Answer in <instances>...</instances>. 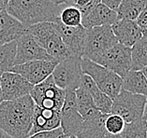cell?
Instances as JSON below:
<instances>
[{
	"label": "cell",
	"mask_w": 147,
	"mask_h": 138,
	"mask_svg": "<svg viewBox=\"0 0 147 138\" xmlns=\"http://www.w3.org/2000/svg\"><path fill=\"white\" fill-rule=\"evenodd\" d=\"M35 103L30 95L0 104V129L13 138L29 136Z\"/></svg>",
	"instance_id": "1"
},
{
	"label": "cell",
	"mask_w": 147,
	"mask_h": 138,
	"mask_svg": "<svg viewBox=\"0 0 147 138\" xmlns=\"http://www.w3.org/2000/svg\"><path fill=\"white\" fill-rule=\"evenodd\" d=\"M63 7L65 6L53 4L50 0H9L5 9L24 26L29 27L38 23H56Z\"/></svg>",
	"instance_id": "2"
},
{
	"label": "cell",
	"mask_w": 147,
	"mask_h": 138,
	"mask_svg": "<svg viewBox=\"0 0 147 138\" xmlns=\"http://www.w3.org/2000/svg\"><path fill=\"white\" fill-rule=\"evenodd\" d=\"M27 32L46 52L57 62L73 57L64 44L58 30L53 23H38L27 27Z\"/></svg>",
	"instance_id": "3"
},
{
	"label": "cell",
	"mask_w": 147,
	"mask_h": 138,
	"mask_svg": "<svg viewBox=\"0 0 147 138\" xmlns=\"http://www.w3.org/2000/svg\"><path fill=\"white\" fill-rule=\"evenodd\" d=\"M81 65L82 74L90 77L98 89L112 100L119 94L122 79L115 73L85 58L81 59Z\"/></svg>",
	"instance_id": "4"
},
{
	"label": "cell",
	"mask_w": 147,
	"mask_h": 138,
	"mask_svg": "<svg viewBox=\"0 0 147 138\" xmlns=\"http://www.w3.org/2000/svg\"><path fill=\"white\" fill-rule=\"evenodd\" d=\"M145 102V96L121 90L119 94L113 100L111 114L120 116L125 124L142 119Z\"/></svg>",
	"instance_id": "5"
},
{
	"label": "cell",
	"mask_w": 147,
	"mask_h": 138,
	"mask_svg": "<svg viewBox=\"0 0 147 138\" xmlns=\"http://www.w3.org/2000/svg\"><path fill=\"white\" fill-rule=\"evenodd\" d=\"M80 57H69L58 62L52 73L55 85L64 91H75L80 87L82 71Z\"/></svg>",
	"instance_id": "6"
},
{
	"label": "cell",
	"mask_w": 147,
	"mask_h": 138,
	"mask_svg": "<svg viewBox=\"0 0 147 138\" xmlns=\"http://www.w3.org/2000/svg\"><path fill=\"white\" fill-rule=\"evenodd\" d=\"M86 30V39L82 58L93 61L118 43L111 25L93 27Z\"/></svg>",
	"instance_id": "7"
},
{
	"label": "cell",
	"mask_w": 147,
	"mask_h": 138,
	"mask_svg": "<svg viewBox=\"0 0 147 138\" xmlns=\"http://www.w3.org/2000/svg\"><path fill=\"white\" fill-rule=\"evenodd\" d=\"M29 95L38 107L61 111L65 100L66 91L56 86L51 75L44 81L35 85Z\"/></svg>",
	"instance_id": "8"
},
{
	"label": "cell",
	"mask_w": 147,
	"mask_h": 138,
	"mask_svg": "<svg viewBox=\"0 0 147 138\" xmlns=\"http://www.w3.org/2000/svg\"><path fill=\"white\" fill-rule=\"evenodd\" d=\"M92 62L111 70L123 79L131 70V49L117 43Z\"/></svg>",
	"instance_id": "9"
},
{
	"label": "cell",
	"mask_w": 147,
	"mask_h": 138,
	"mask_svg": "<svg viewBox=\"0 0 147 138\" xmlns=\"http://www.w3.org/2000/svg\"><path fill=\"white\" fill-rule=\"evenodd\" d=\"M38 60L55 61L36 41L34 37L26 31L16 40V58L14 65Z\"/></svg>",
	"instance_id": "10"
},
{
	"label": "cell",
	"mask_w": 147,
	"mask_h": 138,
	"mask_svg": "<svg viewBox=\"0 0 147 138\" xmlns=\"http://www.w3.org/2000/svg\"><path fill=\"white\" fill-rule=\"evenodd\" d=\"M58 63L57 61H32L14 65L11 72L17 73L24 77L28 82L33 86L44 81L48 77L52 75L55 65Z\"/></svg>",
	"instance_id": "11"
},
{
	"label": "cell",
	"mask_w": 147,
	"mask_h": 138,
	"mask_svg": "<svg viewBox=\"0 0 147 138\" xmlns=\"http://www.w3.org/2000/svg\"><path fill=\"white\" fill-rule=\"evenodd\" d=\"M33 85L14 72H6L0 76V89L3 101H12L29 95Z\"/></svg>",
	"instance_id": "12"
},
{
	"label": "cell",
	"mask_w": 147,
	"mask_h": 138,
	"mask_svg": "<svg viewBox=\"0 0 147 138\" xmlns=\"http://www.w3.org/2000/svg\"><path fill=\"white\" fill-rule=\"evenodd\" d=\"M61 124L63 133L67 136H75L82 124V118L77 109L74 91H66L65 100L61 108Z\"/></svg>",
	"instance_id": "13"
},
{
	"label": "cell",
	"mask_w": 147,
	"mask_h": 138,
	"mask_svg": "<svg viewBox=\"0 0 147 138\" xmlns=\"http://www.w3.org/2000/svg\"><path fill=\"white\" fill-rule=\"evenodd\" d=\"M55 24L71 56L82 58L84 54L87 30L82 25L76 27L66 26L61 23L59 20Z\"/></svg>",
	"instance_id": "14"
},
{
	"label": "cell",
	"mask_w": 147,
	"mask_h": 138,
	"mask_svg": "<svg viewBox=\"0 0 147 138\" xmlns=\"http://www.w3.org/2000/svg\"><path fill=\"white\" fill-rule=\"evenodd\" d=\"M60 111L41 108L35 105L33 113V122L29 136L40 132H48L60 128Z\"/></svg>",
	"instance_id": "15"
},
{
	"label": "cell",
	"mask_w": 147,
	"mask_h": 138,
	"mask_svg": "<svg viewBox=\"0 0 147 138\" xmlns=\"http://www.w3.org/2000/svg\"><path fill=\"white\" fill-rule=\"evenodd\" d=\"M108 115L96 109L84 116L82 124L75 136L77 138H102L106 133L105 119Z\"/></svg>",
	"instance_id": "16"
},
{
	"label": "cell",
	"mask_w": 147,
	"mask_h": 138,
	"mask_svg": "<svg viewBox=\"0 0 147 138\" xmlns=\"http://www.w3.org/2000/svg\"><path fill=\"white\" fill-rule=\"evenodd\" d=\"M112 30L118 43L130 49L142 37L141 27L136 21L118 20L112 25Z\"/></svg>",
	"instance_id": "17"
},
{
	"label": "cell",
	"mask_w": 147,
	"mask_h": 138,
	"mask_svg": "<svg viewBox=\"0 0 147 138\" xmlns=\"http://www.w3.org/2000/svg\"><path fill=\"white\" fill-rule=\"evenodd\" d=\"M27 31V27L6 11H0V46L16 41Z\"/></svg>",
	"instance_id": "18"
},
{
	"label": "cell",
	"mask_w": 147,
	"mask_h": 138,
	"mask_svg": "<svg viewBox=\"0 0 147 138\" xmlns=\"http://www.w3.org/2000/svg\"><path fill=\"white\" fill-rule=\"evenodd\" d=\"M118 21L117 13L108 7L99 3L89 12L86 16L82 17V25L85 29L104 25H111Z\"/></svg>",
	"instance_id": "19"
},
{
	"label": "cell",
	"mask_w": 147,
	"mask_h": 138,
	"mask_svg": "<svg viewBox=\"0 0 147 138\" xmlns=\"http://www.w3.org/2000/svg\"><path fill=\"white\" fill-rule=\"evenodd\" d=\"M80 87L84 89L87 93L91 95L94 101L96 107L103 114H111V109L113 105V100L108 95L105 94L100 91L98 86L94 82V80L87 75H82Z\"/></svg>",
	"instance_id": "20"
},
{
	"label": "cell",
	"mask_w": 147,
	"mask_h": 138,
	"mask_svg": "<svg viewBox=\"0 0 147 138\" xmlns=\"http://www.w3.org/2000/svg\"><path fill=\"white\" fill-rule=\"evenodd\" d=\"M122 90L147 97V79L141 70H130L122 79Z\"/></svg>",
	"instance_id": "21"
},
{
	"label": "cell",
	"mask_w": 147,
	"mask_h": 138,
	"mask_svg": "<svg viewBox=\"0 0 147 138\" xmlns=\"http://www.w3.org/2000/svg\"><path fill=\"white\" fill-rule=\"evenodd\" d=\"M146 3L147 0H123L116 10L118 20L136 21Z\"/></svg>",
	"instance_id": "22"
},
{
	"label": "cell",
	"mask_w": 147,
	"mask_h": 138,
	"mask_svg": "<svg viewBox=\"0 0 147 138\" xmlns=\"http://www.w3.org/2000/svg\"><path fill=\"white\" fill-rule=\"evenodd\" d=\"M131 70H142L147 65V37H142L131 49Z\"/></svg>",
	"instance_id": "23"
},
{
	"label": "cell",
	"mask_w": 147,
	"mask_h": 138,
	"mask_svg": "<svg viewBox=\"0 0 147 138\" xmlns=\"http://www.w3.org/2000/svg\"><path fill=\"white\" fill-rule=\"evenodd\" d=\"M16 58V41L0 46V76L11 72Z\"/></svg>",
	"instance_id": "24"
},
{
	"label": "cell",
	"mask_w": 147,
	"mask_h": 138,
	"mask_svg": "<svg viewBox=\"0 0 147 138\" xmlns=\"http://www.w3.org/2000/svg\"><path fill=\"white\" fill-rule=\"evenodd\" d=\"M74 93H75V97H76L77 109L79 113H80V115L82 116V118H84V116L88 115L89 113L98 109L96 107L91 95L84 89L79 87Z\"/></svg>",
	"instance_id": "25"
},
{
	"label": "cell",
	"mask_w": 147,
	"mask_h": 138,
	"mask_svg": "<svg viewBox=\"0 0 147 138\" xmlns=\"http://www.w3.org/2000/svg\"><path fill=\"white\" fill-rule=\"evenodd\" d=\"M82 17L81 11L74 6L63 7L59 14L60 23L69 27L82 25Z\"/></svg>",
	"instance_id": "26"
},
{
	"label": "cell",
	"mask_w": 147,
	"mask_h": 138,
	"mask_svg": "<svg viewBox=\"0 0 147 138\" xmlns=\"http://www.w3.org/2000/svg\"><path fill=\"white\" fill-rule=\"evenodd\" d=\"M120 136L124 138H147L146 121L142 119L127 123Z\"/></svg>",
	"instance_id": "27"
},
{
	"label": "cell",
	"mask_w": 147,
	"mask_h": 138,
	"mask_svg": "<svg viewBox=\"0 0 147 138\" xmlns=\"http://www.w3.org/2000/svg\"><path fill=\"white\" fill-rule=\"evenodd\" d=\"M125 126V122L120 116L109 114L105 119V130L106 133L113 134V135H120L121 133Z\"/></svg>",
	"instance_id": "28"
},
{
	"label": "cell",
	"mask_w": 147,
	"mask_h": 138,
	"mask_svg": "<svg viewBox=\"0 0 147 138\" xmlns=\"http://www.w3.org/2000/svg\"><path fill=\"white\" fill-rule=\"evenodd\" d=\"M99 3L100 0H74L73 6L81 11L82 17H84Z\"/></svg>",
	"instance_id": "29"
},
{
	"label": "cell",
	"mask_w": 147,
	"mask_h": 138,
	"mask_svg": "<svg viewBox=\"0 0 147 138\" xmlns=\"http://www.w3.org/2000/svg\"><path fill=\"white\" fill-rule=\"evenodd\" d=\"M61 134H63V131L61 128H58L53 131H48V132L37 133L26 138H57L59 135H61Z\"/></svg>",
	"instance_id": "30"
},
{
	"label": "cell",
	"mask_w": 147,
	"mask_h": 138,
	"mask_svg": "<svg viewBox=\"0 0 147 138\" xmlns=\"http://www.w3.org/2000/svg\"><path fill=\"white\" fill-rule=\"evenodd\" d=\"M136 22L139 24L140 27H142L147 24V3L145 4L144 8L142 10L141 14L139 15L138 19L136 20Z\"/></svg>",
	"instance_id": "31"
},
{
	"label": "cell",
	"mask_w": 147,
	"mask_h": 138,
	"mask_svg": "<svg viewBox=\"0 0 147 138\" xmlns=\"http://www.w3.org/2000/svg\"><path fill=\"white\" fill-rule=\"evenodd\" d=\"M122 1L123 0H100V3L105 5L106 7H108L109 9L116 11Z\"/></svg>",
	"instance_id": "32"
},
{
	"label": "cell",
	"mask_w": 147,
	"mask_h": 138,
	"mask_svg": "<svg viewBox=\"0 0 147 138\" xmlns=\"http://www.w3.org/2000/svg\"><path fill=\"white\" fill-rule=\"evenodd\" d=\"M56 6H73L74 0H50Z\"/></svg>",
	"instance_id": "33"
},
{
	"label": "cell",
	"mask_w": 147,
	"mask_h": 138,
	"mask_svg": "<svg viewBox=\"0 0 147 138\" xmlns=\"http://www.w3.org/2000/svg\"><path fill=\"white\" fill-rule=\"evenodd\" d=\"M0 138H13V137L10 136L9 133H7L5 131L0 129Z\"/></svg>",
	"instance_id": "34"
},
{
	"label": "cell",
	"mask_w": 147,
	"mask_h": 138,
	"mask_svg": "<svg viewBox=\"0 0 147 138\" xmlns=\"http://www.w3.org/2000/svg\"><path fill=\"white\" fill-rule=\"evenodd\" d=\"M142 119L147 121V97H146V102H145V105H144V110H143Z\"/></svg>",
	"instance_id": "35"
},
{
	"label": "cell",
	"mask_w": 147,
	"mask_h": 138,
	"mask_svg": "<svg viewBox=\"0 0 147 138\" xmlns=\"http://www.w3.org/2000/svg\"><path fill=\"white\" fill-rule=\"evenodd\" d=\"M141 30H142V35L143 37H147V24L144 26L141 27Z\"/></svg>",
	"instance_id": "36"
},
{
	"label": "cell",
	"mask_w": 147,
	"mask_h": 138,
	"mask_svg": "<svg viewBox=\"0 0 147 138\" xmlns=\"http://www.w3.org/2000/svg\"><path fill=\"white\" fill-rule=\"evenodd\" d=\"M102 138H120V135H113V134H111V133H106L105 135H104Z\"/></svg>",
	"instance_id": "37"
},
{
	"label": "cell",
	"mask_w": 147,
	"mask_h": 138,
	"mask_svg": "<svg viewBox=\"0 0 147 138\" xmlns=\"http://www.w3.org/2000/svg\"><path fill=\"white\" fill-rule=\"evenodd\" d=\"M141 71L142 72L143 76H144V77H145V79H147V65H146L145 67H143V68L141 70Z\"/></svg>",
	"instance_id": "38"
},
{
	"label": "cell",
	"mask_w": 147,
	"mask_h": 138,
	"mask_svg": "<svg viewBox=\"0 0 147 138\" xmlns=\"http://www.w3.org/2000/svg\"><path fill=\"white\" fill-rule=\"evenodd\" d=\"M5 8H6L5 4L1 1V0H0V11H2V10H4V9H5Z\"/></svg>",
	"instance_id": "39"
},
{
	"label": "cell",
	"mask_w": 147,
	"mask_h": 138,
	"mask_svg": "<svg viewBox=\"0 0 147 138\" xmlns=\"http://www.w3.org/2000/svg\"><path fill=\"white\" fill-rule=\"evenodd\" d=\"M57 138H69V136H67V135H66V134H61V135H59Z\"/></svg>",
	"instance_id": "40"
},
{
	"label": "cell",
	"mask_w": 147,
	"mask_h": 138,
	"mask_svg": "<svg viewBox=\"0 0 147 138\" xmlns=\"http://www.w3.org/2000/svg\"><path fill=\"white\" fill-rule=\"evenodd\" d=\"M3 102V98H2V93H1V89H0V104Z\"/></svg>",
	"instance_id": "41"
},
{
	"label": "cell",
	"mask_w": 147,
	"mask_h": 138,
	"mask_svg": "<svg viewBox=\"0 0 147 138\" xmlns=\"http://www.w3.org/2000/svg\"><path fill=\"white\" fill-rule=\"evenodd\" d=\"M1 1H2L3 3H4V4H5V6H6L7 4H8V2L9 1V0H1Z\"/></svg>",
	"instance_id": "42"
},
{
	"label": "cell",
	"mask_w": 147,
	"mask_h": 138,
	"mask_svg": "<svg viewBox=\"0 0 147 138\" xmlns=\"http://www.w3.org/2000/svg\"><path fill=\"white\" fill-rule=\"evenodd\" d=\"M69 138H77L76 136H73V135H71V136H69Z\"/></svg>",
	"instance_id": "43"
},
{
	"label": "cell",
	"mask_w": 147,
	"mask_h": 138,
	"mask_svg": "<svg viewBox=\"0 0 147 138\" xmlns=\"http://www.w3.org/2000/svg\"><path fill=\"white\" fill-rule=\"evenodd\" d=\"M146 133H147V121H146Z\"/></svg>",
	"instance_id": "44"
},
{
	"label": "cell",
	"mask_w": 147,
	"mask_h": 138,
	"mask_svg": "<svg viewBox=\"0 0 147 138\" xmlns=\"http://www.w3.org/2000/svg\"><path fill=\"white\" fill-rule=\"evenodd\" d=\"M120 138H124V137H121V136H120Z\"/></svg>",
	"instance_id": "45"
}]
</instances>
